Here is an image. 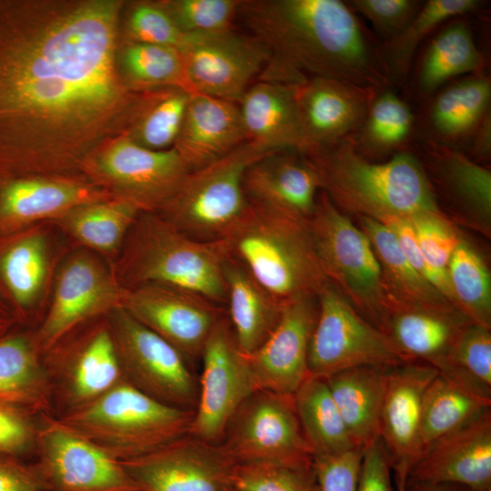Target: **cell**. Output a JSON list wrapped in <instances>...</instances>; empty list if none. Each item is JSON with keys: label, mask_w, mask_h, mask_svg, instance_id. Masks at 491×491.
Here are the masks:
<instances>
[{"label": "cell", "mask_w": 491, "mask_h": 491, "mask_svg": "<svg viewBox=\"0 0 491 491\" xmlns=\"http://www.w3.org/2000/svg\"><path fill=\"white\" fill-rule=\"evenodd\" d=\"M293 400L314 456L356 448L325 378L309 376L294 394Z\"/></svg>", "instance_id": "obj_37"}, {"label": "cell", "mask_w": 491, "mask_h": 491, "mask_svg": "<svg viewBox=\"0 0 491 491\" xmlns=\"http://www.w3.org/2000/svg\"><path fill=\"white\" fill-rule=\"evenodd\" d=\"M194 411L164 404L125 379L58 417L118 461L152 453L188 435Z\"/></svg>", "instance_id": "obj_6"}, {"label": "cell", "mask_w": 491, "mask_h": 491, "mask_svg": "<svg viewBox=\"0 0 491 491\" xmlns=\"http://www.w3.org/2000/svg\"><path fill=\"white\" fill-rule=\"evenodd\" d=\"M231 480L238 491H317L313 463L235 464Z\"/></svg>", "instance_id": "obj_45"}, {"label": "cell", "mask_w": 491, "mask_h": 491, "mask_svg": "<svg viewBox=\"0 0 491 491\" xmlns=\"http://www.w3.org/2000/svg\"><path fill=\"white\" fill-rule=\"evenodd\" d=\"M192 93L181 88L138 96L131 123L133 142L153 150L175 145Z\"/></svg>", "instance_id": "obj_38"}, {"label": "cell", "mask_w": 491, "mask_h": 491, "mask_svg": "<svg viewBox=\"0 0 491 491\" xmlns=\"http://www.w3.org/2000/svg\"><path fill=\"white\" fill-rule=\"evenodd\" d=\"M387 451L377 438L363 449L356 491H395Z\"/></svg>", "instance_id": "obj_54"}, {"label": "cell", "mask_w": 491, "mask_h": 491, "mask_svg": "<svg viewBox=\"0 0 491 491\" xmlns=\"http://www.w3.org/2000/svg\"><path fill=\"white\" fill-rule=\"evenodd\" d=\"M435 165L436 175L451 204L456 220L490 237V171L454 152L438 155Z\"/></svg>", "instance_id": "obj_35"}, {"label": "cell", "mask_w": 491, "mask_h": 491, "mask_svg": "<svg viewBox=\"0 0 491 491\" xmlns=\"http://www.w3.org/2000/svg\"><path fill=\"white\" fill-rule=\"evenodd\" d=\"M219 241L228 257L282 303L316 296L328 281L306 219L249 202Z\"/></svg>", "instance_id": "obj_4"}, {"label": "cell", "mask_w": 491, "mask_h": 491, "mask_svg": "<svg viewBox=\"0 0 491 491\" xmlns=\"http://www.w3.org/2000/svg\"><path fill=\"white\" fill-rule=\"evenodd\" d=\"M227 316L240 350L256 351L278 324L285 303L269 294L239 263L224 266Z\"/></svg>", "instance_id": "obj_32"}, {"label": "cell", "mask_w": 491, "mask_h": 491, "mask_svg": "<svg viewBox=\"0 0 491 491\" xmlns=\"http://www.w3.org/2000/svg\"><path fill=\"white\" fill-rule=\"evenodd\" d=\"M439 375L479 397L491 400L490 329L473 323L465 326Z\"/></svg>", "instance_id": "obj_41"}, {"label": "cell", "mask_w": 491, "mask_h": 491, "mask_svg": "<svg viewBox=\"0 0 491 491\" xmlns=\"http://www.w3.org/2000/svg\"><path fill=\"white\" fill-rule=\"evenodd\" d=\"M307 224L327 279L357 313L386 334L382 272L367 235L325 193L318 195Z\"/></svg>", "instance_id": "obj_7"}, {"label": "cell", "mask_w": 491, "mask_h": 491, "mask_svg": "<svg viewBox=\"0 0 491 491\" xmlns=\"http://www.w3.org/2000/svg\"><path fill=\"white\" fill-rule=\"evenodd\" d=\"M307 155L323 193L342 212L376 220L441 212L422 165L407 153L372 163L352 145L337 143Z\"/></svg>", "instance_id": "obj_3"}, {"label": "cell", "mask_w": 491, "mask_h": 491, "mask_svg": "<svg viewBox=\"0 0 491 491\" xmlns=\"http://www.w3.org/2000/svg\"><path fill=\"white\" fill-rule=\"evenodd\" d=\"M378 221L393 232L404 256L411 266L456 306L455 296L450 283L436 275L426 262L409 218L388 216L381 218Z\"/></svg>", "instance_id": "obj_53"}, {"label": "cell", "mask_w": 491, "mask_h": 491, "mask_svg": "<svg viewBox=\"0 0 491 491\" xmlns=\"http://www.w3.org/2000/svg\"><path fill=\"white\" fill-rule=\"evenodd\" d=\"M482 61L467 25L462 22L453 23L428 46L420 66V87L431 93L454 76L479 69Z\"/></svg>", "instance_id": "obj_40"}, {"label": "cell", "mask_w": 491, "mask_h": 491, "mask_svg": "<svg viewBox=\"0 0 491 491\" xmlns=\"http://www.w3.org/2000/svg\"><path fill=\"white\" fill-rule=\"evenodd\" d=\"M121 4H39L0 51V120L25 145L11 176H83L104 138L129 127L137 95L115 67Z\"/></svg>", "instance_id": "obj_1"}, {"label": "cell", "mask_w": 491, "mask_h": 491, "mask_svg": "<svg viewBox=\"0 0 491 491\" xmlns=\"http://www.w3.org/2000/svg\"><path fill=\"white\" fill-rule=\"evenodd\" d=\"M35 450L44 491H140L120 461L51 413L36 417Z\"/></svg>", "instance_id": "obj_10"}, {"label": "cell", "mask_w": 491, "mask_h": 491, "mask_svg": "<svg viewBox=\"0 0 491 491\" xmlns=\"http://www.w3.org/2000/svg\"><path fill=\"white\" fill-rule=\"evenodd\" d=\"M241 0H172L161 3L185 35L215 34L231 29Z\"/></svg>", "instance_id": "obj_46"}, {"label": "cell", "mask_w": 491, "mask_h": 491, "mask_svg": "<svg viewBox=\"0 0 491 491\" xmlns=\"http://www.w3.org/2000/svg\"><path fill=\"white\" fill-rule=\"evenodd\" d=\"M126 287L113 265L85 248L58 266L48 308L35 336L43 355L80 326L121 308Z\"/></svg>", "instance_id": "obj_11"}, {"label": "cell", "mask_w": 491, "mask_h": 491, "mask_svg": "<svg viewBox=\"0 0 491 491\" xmlns=\"http://www.w3.org/2000/svg\"><path fill=\"white\" fill-rule=\"evenodd\" d=\"M369 238L382 272L387 310L391 306L436 312H460L408 263L393 232L371 217L357 216ZM388 313V311H387Z\"/></svg>", "instance_id": "obj_30"}, {"label": "cell", "mask_w": 491, "mask_h": 491, "mask_svg": "<svg viewBox=\"0 0 491 491\" xmlns=\"http://www.w3.org/2000/svg\"><path fill=\"white\" fill-rule=\"evenodd\" d=\"M123 64L125 82L133 91L168 85L194 93L180 49L133 42L124 51Z\"/></svg>", "instance_id": "obj_42"}, {"label": "cell", "mask_w": 491, "mask_h": 491, "mask_svg": "<svg viewBox=\"0 0 491 491\" xmlns=\"http://www.w3.org/2000/svg\"><path fill=\"white\" fill-rule=\"evenodd\" d=\"M227 491H238V490L235 489V487H233V486H232Z\"/></svg>", "instance_id": "obj_58"}, {"label": "cell", "mask_w": 491, "mask_h": 491, "mask_svg": "<svg viewBox=\"0 0 491 491\" xmlns=\"http://www.w3.org/2000/svg\"><path fill=\"white\" fill-rule=\"evenodd\" d=\"M350 5L367 18L379 34L391 39L406 27L422 4L414 0H353Z\"/></svg>", "instance_id": "obj_50"}, {"label": "cell", "mask_w": 491, "mask_h": 491, "mask_svg": "<svg viewBox=\"0 0 491 491\" xmlns=\"http://www.w3.org/2000/svg\"><path fill=\"white\" fill-rule=\"evenodd\" d=\"M0 234L51 222L70 208L114 197L84 176L1 177Z\"/></svg>", "instance_id": "obj_24"}, {"label": "cell", "mask_w": 491, "mask_h": 491, "mask_svg": "<svg viewBox=\"0 0 491 491\" xmlns=\"http://www.w3.org/2000/svg\"><path fill=\"white\" fill-rule=\"evenodd\" d=\"M0 403L35 416L51 413L53 389L35 330L16 326L0 336Z\"/></svg>", "instance_id": "obj_28"}, {"label": "cell", "mask_w": 491, "mask_h": 491, "mask_svg": "<svg viewBox=\"0 0 491 491\" xmlns=\"http://www.w3.org/2000/svg\"><path fill=\"white\" fill-rule=\"evenodd\" d=\"M247 142L237 104L192 93L173 148L188 172Z\"/></svg>", "instance_id": "obj_27"}, {"label": "cell", "mask_w": 491, "mask_h": 491, "mask_svg": "<svg viewBox=\"0 0 491 491\" xmlns=\"http://www.w3.org/2000/svg\"><path fill=\"white\" fill-rule=\"evenodd\" d=\"M391 367L360 366L326 378V384L356 447L379 438L382 406Z\"/></svg>", "instance_id": "obj_33"}, {"label": "cell", "mask_w": 491, "mask_h": 491, "mask_svg": "<svg viewBox=\"0 0 491 491\" xmlns=\"http://www.w3.org/2000/svg\"><path fill=\"white\" fill-rule=\"evenodd\" d=\"M486 491H491V488H490V489H488V490H486Z\"/></svg>", "instance_id": "obj_59"}, {"label": "cell", "mask_w": 491, "mask_h": 491, "mask_svg": "<svg viewBox=\"0 0 491 491\" xmlns=\"http://www.w3.org/2000/svg\"><path fill=\"white\" fill-rule=\"evenodd\" d=\"M121 308L186 360L201 357L210 334L226 315L221 305L205 296L157 284L126 287Z\"/></svg>", "instance_id": "obj_17"}, {"label": "cell", "mask_w": 491, "mask_h": 491, "mask_svg": "<svg viewBox=\"0 0 491 491\" xmlns=\"http://www.w3.org/2000/svg\"><path fill=\"white\" fill-rule=\"evenodd\" d=\"M107 318L125 379L164 404L194 411L198 382L182 354L122 308Z\"/></svg>", "instance_id": "obj_13"}, {"label": "cell", "mask_w": 491, "mask_h": 491, "mask_svg": "<svg viewBox=\"0 0 491 491\" xmlns=\"http://www.w3.org/2000/svg\"><path fill=\"white\" fill-rule=\"evenodd\" d=\"M227 256L220 241L194 239L156 213H141L113 264L125 287L145 284L196 293L226 302L224 266Z\"/></svg>", "instance_id": "obj_5"}, {"label": "cell", "mask_w": 491, "mask_h": 491, "mask_svg": "<svg viewBox=\"0 0 491 491\" xmlns=\"http://www.w3.org/2000/svg\"><path fill=\"white\" fill-rule=\"evenodd\" d=\"M17 326L14 316L0 300V336Z\"/></svg>", "instance_id": "obj_57"}, {"label": "cell", "mask_w": 491, "mask_h": 491, "mask_svg": "<svg viewBox=\"0 0 491 491\" xmlns=\"http://www.w3.org/2000/svg\"><path fill=\"white\" fill-rule=\"evenodd\" d=\"M267 154L246 142L220 159L188 172L156 214L194 239L221 240L248 206L243 187L246 170Z\"/></svg>", "instance_id": "obj_8"}, {"label": "cell", "mask_w": 491, "mask_h": 491, "mask_svg": "<svg viewBox=\"0 0 491 491\" xmlns=\"http://www.w3.org/2000/svg\"><path fill=\"white\" fill-rule=\"evenodd\" d=\"M478 5L476 0H429L422 4L406 27L386 45L383 59L388 74L405 75L421 40L444 21L472 12Z\"/></svg>", "instance_id": "obj_44"}, {"label": "cell", "mask_w": 491, "mask_h": 491, "mask_svg": "<svg viewBox=\"0 0 491 491\" xmlns=\"http://www.w3.org/2000/svg\"><path fill=\"white\" fill-rule=\"evenodd\" d=\"M180 50L194 93L237 105L270 60L258 40L232 29L188 35Z\"/></svg>", "instance_id": "obj_18"}, {"label": "cell", "mask_w": 491, "mask_h": 491, "mask_svg": "<svg viewBox=\"0 0 491 491\" xmlns=\"http://www.w3.org/2000/svg\"><path fill=\"white\" fill-rule=\"evenodd\" d=\"M219 445L235 464L308 465L314 459L293 396L264 389L256 390L238 406Z\"/></svg>", "instance_id": "obj_12"}, {"label": "cell", "mask_w": 491, "mask_h": 491, "mask_svg": "<svg viewBox=\"0 0 491 491\" xmlns=\"http://www.w3.org/2000/svg\"><path fill=\"white\" fill-rule=\"evenodd\" d=\"M365 120V131L370 144L387 149L407 137L413 116L400 98L390 92H384L370 102Z\"/></svg>", "instance_id": "obj_48"}, {"label": "cell", "mask_w": 491, "mask_h": 491, "mask_svg": "<svg viewBox=\"0 0 491 491\" xmlns=\"http://www.w3.org/2000/svg\"><path fill=\"white\" fill-rule=\"evenodd\" d=\"M317 313L316 296L285 303L269 337L256 351L246 356L257 389L294 396L310 376L307 356Z\"/></svg>", "instance_id": "obj_22"}, {"label": "cell", "mask_w": 491, "mask_h": 491, "mask_svg": "<svg viewBox=\"0 0 491 491\" xmlns=\"http://www.w3.org/2000/svg\"><path fill=\"white\" fill-rule=\"evenodd\" d=\"M490 97L491 85L485 78L466 79L447 87L432 107L435 129L448 137L467 133L486 113Z\"/></svg>", "instance_id": "obj_43"}, {"label": "cell", "mask_w": 491, "mask_h": 491, "mask_svg": "<svg viewBox=\"0 0 491 491\" xmlns=\"http://www.w3.org/2000/svg\"><path fill=\"white\" fill-rule=\"evenodd\" d=\"M371 91L326 77L299 84L296 104L300 152L310 155L337 144L365 120Z\"/></svg>", "instance_id": "obj_23"}, {"label": "cell", "mask_w": 491, "mask_h": 491, "mask_svg": "<svg viewBox=\"0 0 491 491\" xmlns=\"http://www.w3.org/2000/svg\"><path fill=\"white\" fill-rule=\"evenodd\" d=\"M438 374L422 361L406 362L388 370L379 437L389 456L396 491H405L409 473L420 456L422 399Z\"/></svg>", "instance_id": "obj_21"}, {"label": "cell", "mask_w": 491, "mask_h": 491, "mask_svg": "<svg viewBox=\"0 0 491 491\" xmlns=\"http://www.w3.org/2000/svg\"><path fill=\"white\" fill-rule=\"evenodd\" d=\"M490 410L491 400L479 397L438 374L422 399L419 458L437 440Z\"/></svg>", "instance_id": "obj_36"}, {"label": "cell", "mask_w": 491, "mask_h": 491, "mask_svg": "<svg viewBox=\"0 0 491 491\" xmlns=\"http://www.w3.org/2000/svg\"><path fill=\"white\" fill-rule=\"evenodd\" d=\"M386 334L411 361L445 370L452 346L470 322L461 312H436L391 306Z\"/></svg>", "instance_id": "obj_31"}, {"label": "cell", "mask_w": 491, "mask_h": 491, "mask_svg": "<svg viewBox=\"0 0 491 491\" xmlns=\"http://www.w3.org/2000/svg\"><path fill=\"white\" fill-rule=\"evenodd\" d=\"M409 220L426 262L449 282L447 266L462 234L442 212L418 214Z\"/></svg>", "instance_id": "obj_47"}, {"label": "cell", "mask_w": 491, "mask_h": 491, "mask_svg": "<svg viewBox=\"0 0 491 491\" xmlns=\"http://www.w3.org/2000/svg\"><path fill=\"white\" fill-rule=\"evenodd\" d=\"M299 84L260 79L238 104L247 142L266 153L301 149Z\"/></svg>", "instance_id": "obj_29"}, {"label": "cell", "mask_w": 491, "mask_h": 491, "mask_svg": "<svg viewBox=\"0 0 491 491\" xmlns=\"http://www.w3.org/2000/svg\"><path fill=\"white\" fill-rule=\"evenodd\" d=\"M363 448L336 455L315 456L317 491H356Z\"/></svg>", "instance_id": "obj_51"}, {"label": "cell", "mask_w": 491, "mask_h": 491, "mask_svg": "<svg viewBox=\"0 0 491 491\" xmlns=\"http://www.w3.org/2000/svg\"><path fill=\"white\" fill-rule=\"evenodd\" d=\"M187 173L173 147L153 150L125 137L98 152L83 175L142 213H156Z\"/></svg>", "instance_id": "obj_15"}, {"label": "cell", "mask_w": 491, "mask_h": 491, "mask_svg": "<svg viewBox=\"0 0 491 491\" xmlns=\"http://www.w3.org/2000/svg\"><path fill=\"white\" fill-rule=\"evenodd\" d=\"M120 462L140 491H227L235 466L219 444L190 435Z\"/></svg>", "instance_id": "obj_20"}, {"label": "cell", "mask_w": 491, "mask_h": 491, "mask_svg": "<svg viewBox=\"0 0 491 491\" xmlns=\"http://www.w3.org/2000/svg\"><path fill=\"white\" fill-rule=\"evenodd\" d=\"M405 491H470L468 488L447 483L411 482L407 483Z\"/></svg>", "instance_id": "obj_56"}, {"label": "cell", "mask_w": 491, "mask_h": 491, "mask_svg": "<svg viewBox=\"0 0 491 491\" xmlns=\"http://www.w3.org/2000/svg\"><path fill=\"white\" fill-rule=\"evenodd\" d=\"M237 15L270 54L265 77H326L368 91L388 82L383 56L342 1L241 0Z\"/></svg>", "instance_id": "obj_2"}, {"label": "cell", "mask_w": 491, "mask_h": 491, "mask_svg": "<svg viewBox=\"0 0 491 491\" xmlns=\"http://www.w3.org/2000/svg\"><path fill=\"white\" fill-rule=\"evenodd\" d=\"M447 275L457 309L473 324L490 329V273L479 251L465 236L450 258Z\"/></svg>", "instance_id": "obj_39"}, {"label": "cell", "mask_w": 491, "mask_h": 491, "mask_svg": "<svg viewBox=\"0 0 491 491\" xmlns=\"http://www.w3.org/2000/svg\"><path fill=\"white\" fill-rule=\"evenodd\" d=\"M36 417L0 403V453L22 459L35 450Z\"/></svg>", "instance_id": "obj_52"}, {"label": "cell", "mask_w": 491, "mask_h": 491, "mask_svg": "<svg viewBox=\"0 0 491 491\" xmlns=\"http://www.w3.org/2000/svg\"><path fill=\"white\" fill-rule=\"evenodd\" d=\"M127 26L135 43L181 49L188 36L177 28L160 4L143 2L135 5Z\"/></svg>", "instance_id": "obj_49"}, {"label": "cell", "mask_w": 491, "mask_h": 491, "mask_svg": "<svg viewBox=\"0 0 491 491\" xmlns=\"http://www.w3.org/2000/svg\"><path fill=\"white\" fill-rule=\"evenodd\" d=\"M447 483L491 488V410L434 443L411 469L407 483ZM406 483V484H407Z\"/></svg>", "instance_id": "obj_25"}, {"label": "cell", "mask_w": 491, "mask_h": 491, "mask_svg": "<svg viewBox=\"0 0 491 491\" xmlns=\"http://www.w3.org/2000/svg\"><path fill=\"white\" fill-rule=\"evenodd\" d=\"M286 151L269 153L250 165L244 191L250 203L307 220L316 208L320 179L308 157Z\"/></svg>", "instance_id": "obj_26"}, {"label": "cell", "mask_w": 491, "mask_h": 491, "mask_svg": "<svg viewBox=\"0 0 491 491\" xmlns=\"http://www.w3.org/2000/svg\"><path fill=\"white\" fill-rule=\"evenodd\" d=\"M316 298L318 313L307 356L310 376L326 378L350 368H389L411 361L388 335L357 313L329 280Z\"/></svg>", "instance_id": "obj_9"}, {"label": "cell", "mask_w": 491, "mask_h": 491, "mask_svg": "<svg viewBox=\"0 0 491 491\" xmlns=\"http://www.w3.org/2000/svg\"><path fill=\"white\" fill-rule=\"evenodd\" d=\"M141 213L133 204L110 197L77 205L50 223L82 248L115 260Z\"/></svg>", "instance_id": "obj_34"}, {"label": "cell", "mask_w": 491, "mask_h": 491, "mask_svg": "<svg viewBox=\"0 0 491 491\" xmlns=\"http://www.w3.org/2000/svg\"><path fill=\"white\" fill-rule=\"evenodd\" d=\"M54 402L63 413L95 400L125 379L106 316L68 335L44 354Z\"/></svg>", "instance_id": "obj_14"}, {"label": "cell", "mask_w": 491, "mask_h": 491, "mask_svg": "<svg viewBox=\"0 0 491 491\" xmlns=\"http://www.w3.org/2000/svg\"><path fill=\"white\" fill-rule=\"evenodd\" d=\"M0 491H44L30 464L0 453Z\"/></svg>", "instance_id": "obj_55"}, {"label": "cell", "mask_w": 491, "mask_h": 491, "mask_svg": "<svg viewBox=\"0 0 491 491\" xmlns=\"http://www.w3.org/2000/svg\"><path fill=\"white\" fill-rule=\"evenodd\" d=\"M47 223L0 234V300L19 326L35 320L58 268Z\"/></svg>", "instance_id": "obj_19"}, {"label": "cell", "mask_w": 491, "mask_h": 491, "mask_svg": "<svg viewBox=\"0 0 491 491\" xmlns=\"http://www.w3.org/2000/svg\"><path fill=\"white\" fill-rule=\"evenodd\" d=\"M201 358L203 372L188 435L206 443L219 444L234 413L257 390L227 313L210 334Z\"/></svg>", "instance_id": "obj_16"}]
</instances>
